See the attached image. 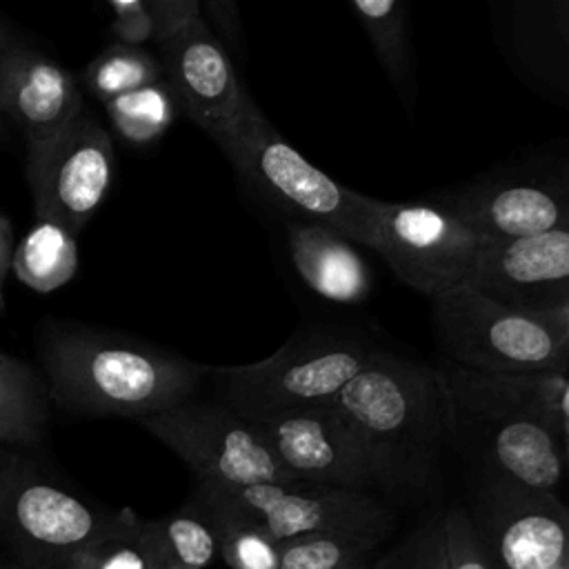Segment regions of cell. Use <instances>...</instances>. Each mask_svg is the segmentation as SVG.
Masks as SVG:
<instances>
[{
    "mask_svg": "<svg viewBox=\"0 0 569 569\" xmlns=\"http://www.w3.org/2000/svg\"><path fill=\"white\" fill-rule=\"evenodd\" d=\"M451 445L478 456L491 476L553 493L569 442L567 373H476L440 360Z\"/></svg>",
    "mask_w": 569,
    "mask_h": 569,
    "instance_id": "1",
    "label": "cell"
},
{
    "mask_svg": "<svg viewBox=\"0 0 569 569\" xmlns=\"http://www.w3.org/2000/svg\"><path fill=\"white\" fill-rule=\"evenodd\" d=\"M49 398L73 413L136 422L196 398L207 367L109 331H56L42 345Z\"/></svg>",
    "mask_w": 569,
    "mask_h": 569,
    "instance_id": "2",
    "label": "cell"
},
{
    "mask_svg": "<svg viewBox=\"0 0 569 569\" xmlns=\"http://www.w3.org/2000/svg\"><path fill=\"white\" fill-rule=\"evenodd\" d=\"M327 405L362 440L389 487L425 482L451 445L438 367L413 356L382 349Z\"/></svg>",
    "mask_w": 569,
    "mask_h": 569,
    "instance_id": "3",
    "label": "cell"
},
{
    "mask_svg": "<svg viewBox=\"0 0 569 569\" xmlns=\"http://www.w3.org/2000/svg\"><path fill=\"white\" fill-rule=\"evenodd\" d=\"M385 347L338 327H300L271 356L233 367H207L216 398L249 422L327 405Z\"/></svg>",
    "mask_w": 569,
    "mask_h": 569,
    "instance_id": "4",
    "label": "cell"
},
{
    "mask_svg": "<svg viewBox=\"0 0 569 569\" xmlns=\"http://www.w3.org/2000/svg\"><path fill=\"white\" fill-rule=\"evenodd\" d=\"M236 178L282 222L329 227L373 249V198L356 193L296 151L253 102L218 147Z\"/></svg>",
    "mask_w": 569,
    "mask_h": 569,
    "instance_id": "5",
    "label": "cell"
},
{
    "mask_svg": "<svg viewBox=\"0 0 569 569\" xmlns=\"http://www.w3.org/2000/svg\"><path fill=\"white\" fill-rule=\"evenodd\" d=\"M440 360L476 373H567L569 311L505 307L462 284L431 298Z\"/></svg>",
    "mask_w": 569,
    "mask_h": 569,
    "instance_id": "6",
    "label": "cell"
},
{
    "mask_svg": "<svg viewBox=\"0 0 569 569\" xmlns=\"http://www.w3.org/2000/svg\"><path fill=\"white\" fill-rule=\"evenodd\" d=\"M427 200L478 238H520L569 227V162L565 156L509 162Z\"/></svg>",
    "mask_w": 569,
    "mask_h": 569,
    "instance_id": "7",
    "label": "cell"
},
{
    "mask_svg": "<svg viewBox=\"0 0 569 569\" xmlns=\"http://www.w3.org/2000/svg\"><path fill=\"white\" fill-rule=\"evenodd\" d=\"M138 425L167 445L198 482L222 487L300 482L276 458L260 429L218 398H191Z\"/></svg>",
    "mask_w": 569,
    "mask_h": 569,
    "instance_id": "8",
    "label": "cell"
},
{
    "mask_svg": "<svg viewBox=\"0 0 569 569\" xmlns=\"http://www.w3.org/2000/svg\"><path fill=\"white\" fill-rule=\"evenodd\" d=\"M373 251L429 300L469 282L480 238L442 207L373 198Z\"/></svg>",
    "mask_w": 569,
    "mask_h": 569,
    "instance_id": "9",
    "label": "cell"
},
{
    "mask_svg": "<svg viewBox=\"0 0 569 569\" xmlns=\"http://www.w3.org/2000/svg\"><path fill=\"white\" fill-rule=\"evenodd\" d=\"M113 518L44 478L7 476L0 538L16 569H76Z\"/></svg>",
    "mask_w": 569,
    "mask_h": 569,
    "instance_id": "10",
    "label": "cell"
},
{
    "mask_svg": "<svg viewBox=\"0 0 569 569\" xmlns=\"http://www.w3.org/2000/svg\"><path fill=\"white\" fill-rule=\"evenodd\" d=\"M116 169L111 133L82 111L56 138L27 144L24 176L38 220H51L73 236L98 211Z\"/></svg>",
    "mask_w": 569,
    "mask_h": 569,
    "instance_id": "11",
    "label": "cell"
},
{
    "mask_svg": "<svg viewBox=\"0 0 569 569\" xmlns=\"http://www.w3.org/2000/svg\"><path fill=\"white\" fill-rule=\"evenodd\" d=\"M213 487L251 513L278 542L300 536H342L378 545L393 522L389 507L360 489L311 482Z\"/></svg>",
    "mask_w": 569,
    "mask_h": 569,
    "instance_id": "12",
    "label": "cell"
},
{
    "mask_svg": "<svg viewBox=\"0 0 569 569\" xmlns=\"http://www.w3.org/2000/svg\"><path fill=\"white\" fill-rule=\"evenodd\" d=\"M467 287L520 311H569V227L480 238Z\"/></svg>",
    "mask_w": 569,
    "mask_h": 569,
    "instance_id": "13",
    "label": "cell"
},
{
    "mask_svg": "<svg viewBox=\"0 0 569 569\" xmlns=\"http://www.w3.org/2000/svg\"><path fill=\"white\" fill-rule=\"evenodd\" d=\"M256 427L300 482L360 491L389 487L376 458L329 405L273 416Z\"/></svg>",
    "mask_w": 569,
    "mask_h": 569,
    "instance_id": "14",
    "label": "cell"
},
{
    "mask_svg": "<svg viewBox=\"0 0 569 569\" xmlns=\"http://www.w3.org/2000/svg\"><path fill=\"white\" fill-rule=\"evenodd\" d=\"M158 49L162 78L173 93L178 111L220 147L253 104L236 73L231 53L204 20Z\"/></svg>",
    "mask_w": 569,
    "mask_h": 569,
    "instance_id": "15",
    "label": "cell"
},
{
    "mask_svg": "<svg viewBox=\"0 0 569 569\" xmlns=\"http://www.w3.org/2000/svg\"><path fill=\"white\" fill-rule=\"evenodd\" d=\"M84 111L82 91L62 64L20 42L0 56V113L40 144L56 138Z\"/></svg>",
    "mask_w": 569,
    "mask_h": 569,
    "instance_id": "16",
    "label": "cell"
},
{
    "mask_svg": "<svg viewBox=\"0 0 569 569\" xmlns=\"http://www.w3.org/2000/svg\"><path fill=\"white\" fill-rule=\"evenodd\" d=\"M485 500L502 569H567V513L553 493L493 476Z\"/></svg>",
    "mask_w": 569,
    "mask_h": 569,
    "instance_id": "17",
    "label": "cell"
},
{
    "mask_svg": "<svg viewBox=\"0 0 569 569\" xmlns=\"http://www.w3.org/2000/svg\"><path fill=\"white\" fill-rule=\"evenodd\" d=\"M500 47L511 69L547 100L569 96V2L513 0L498 24Z\"/></svg>",
    "mask_w": 569,
    "mask_h": 569,
    "instance_id": "18",
    "label": "cell"
},
{
    "mask_svg": "<svg viewBox=\"0 0 569 569\" xmlns=\"http://www.w3.org/2000/svg\"><path fill=\"white\" fill-rule=\"evenodd\" d=\"M287 253L302 284L333 305H362L373 287L358 244L342 233L309 222H284Z\"/></svg>",
    "mask_w": 569,
    "mask_h": 569,
    "instance_id": "19",
    "label": "cell"
},
{
    "mask_svg": "<svg viewBox=\"0 0 569 569\" xmlns=\"http://www.w3.org/2000/svg\"><path fill=\"white\" fill-rule=\"evenodd\" d=\"M349 9L365 29L373 56L402 104L411 111L416 104V56L409 7L400 0H353Z\"/></svg>",
    "mask_w": 569,
    "mask_h": 569,
    "instance_id": "20",
    "label": "cell"
},
{
    "mask_svg": "<svg viewBox=\"0 0 569 569\" xmlns=\"http://www.w3.org/2000/svg\"><path fill=\"white\" fill-rule=\"evenodd\" d=\"M140 545L147 569H202L218 551L211 527L193 507L160 520L140 518Z\"/></svg>",
    "mask_w": 569,
    "mask_h": 569,
    "instance_id": "21",
    "label": "cell"
},
{
    "mask_svg": "<svg viewBox=\"0 0 569 569\" xmlns=\"http://www.w3.org/2000/svg\"><path fill=\"white\" fill-rule=\"evenodd\" d=\"M11 271L38 293L60 289L78 271L76 236L58 222L38 220L13 247Z\"/></svg>",
    "mask_w": 569,
    "mask_h": 569,
    "instance_id": "22",
    "label": "cell"
},
{
    "mask_svg": "<svg viewBox=\"0 0 569 569\" xmlns=\"http://www.w3.org/2000/svg\"><path fill=\"white\" fill-rule=\"evenodd\" d=\"M47 387L18 358L0 351V442L36 445L47 425Z\"/></svg>",
    "mask_w": 569,
    "mask_h": 569,
    "instance_id": "23",
    "label": "cell"
},
{
    "mask_svg": "<svg viewBox=\"0 0 569 569\" xmlns=\"http://www.w3.org/2000/svg\"><path fill=\"white\" fill-rule=\"evenodd\" d=\"M104 109L116 136L131 147L156 144L178 116V104L164 78L111 98Z\"/></svg>",
    "mask_w": 569,
    "mask_h": 569,
    "instance_id": "24",
    "label": "cell"
},
{
    "mask_svg": "<svg viewBox=\"0 0 569 569\" xmlns=\"http://www.w3.org/2000/svg\"><path fill=\"white\" fill-rule=\"evenodd\" d=\"M84 87L102 104L127 91L162 80L160 60L147 49L109 44L82 71Z\"/></svg>",
    "mask_w": 569,
    "mask_h": 569,
    "instance_id": "25",
    "label": "cell"
},
{
    "mask_svg": "<svg viewBox=\"0 0 569 569\" xmlns=\"http://www.w3.org/2000/svg\"><path fill=\"white\" fill-rule=\"evenodd\" d=\"M373 542L342 536H300L280 542L278 569H367Z\"/></svg>",
    "mask_w": 569,
    "mask_h": 569,
    "instance_id": "26",
    "label": "cell"
},
{
    "mask_svg": "<svg viewBox=\"0 0 569 569\" xmlns=\"http://www.w3.org/2000/svg\"><path fill=\"white\" fill-rule=\"evenodd\" d=\"M76 569H147L140 518L127 507L116 511L113 522L80 553Z\"/></svg>",
    "mask_w": 569,
    "mask_h": 569,
    "instance_id": "27",
    "label": "cell"
},
{
    "mask_svg": "<svg viewBox=\"0 0 569 569\" xmlns=\"http://www.w3.org/2000/svg\"><path fill=\"white\" fill-rule=\"evenodd\" d=\"M442 569H496L482 545L480 531L471 516L453 507L438 525Z\"/></svg>",
    "mask_w": 569,
    "mask_h": 569,
    "instance_id": "28",
    "label": "cell"
},
{
    "mask_svg": "<svg viewBox=\"0 0 569 569\" xmlns=\"http://www.w3.org/2000/svg\"><path fill=\"white\" fill-rule=\"evenodd\" d=\"M147 7L151 13L153 40L158 47L180 38L202 20L200 0H147Z\"/></svg>",
    "mask_w": 569,
    "mask_h": 569,
    "instance_id": "29",
    "label": "cell"
},
{
    "mask_svg": "<svg viewBox=\"0 0 569 569\" xmlns=\"http://www.w3.org/2000/svg\"><path fill=\"white\" fill-rule=\"evenodd\" d=\"M111 36L116 44L142 49L144 42L153 40V22L147 0H111Z\"/></svg>",
    "mask_w": 569,
    "mask_h": 569,
    "instance_id": "30",
    "label": "cell"
},
{
    "mask_svg": "<svg viewBox=\"0 0 569 569\" xmlns=\"http://www.w3.org/2000/svg\"><path fill=\"white\" fill-rule=\"evenodd\" d=\"M202 20L227 51L240 47L242 38H240V16H238L236 2L204 0L202 2Z\"/></svg>",
    "mask_w": 569,
    "mask_h": 569,
    "instance_id": "31",
    "label": "cell"
},
{
    "mask_svg": "<svg viewBox=\"0 0 569 569\" xmlns=\"http://www.w3.org/2000/svg\"><path fill=\"white\" fill-rule=\"evenodd\" d=\"M11 256H13V231L11 222L0 216V311L4 309V280L11 271Z\"/></svg>",
    "mask_w": 569,
    "mask_h": 569,
    "instance_id": "32",
    "label": "cell"
},
{
    "mask_svg": "<svg viewBox=\"0 0 569 569\" xmlns=\"http://www.w3.org/2000/svg\"><path fill=\"white\" fill-rule=\"evenodd\" d=\"M20 42H24L22 38H18L7 24H2L0 22V56L4 53V51H9V49H13V47H18Z\"/></svg>",
    "mask_w": 569,
    "mask_h": 569,
    "instance_id": "33",
    "label": "cell"
},
{
    "mask_svg": "<svg viewBox=\"0 0 569 569\" xmlns=\"http://www.w3.org/2000/svg\"><path fill=\"white\" fill-rule=\"evenodd\" d=\"M429 551H431V556H429V567L427 569H442V558H440V542H438V529L433 531V536L429 538Z\"/></svg>",
    "mask_w": 569,
    "mask_h": 569,
    "instance_id": "34",
    "label": "cell"
},
{
    "mask_svg": "<svg viewBox=\"0 0 569 569\" xmlns=\"http://www.w3.org/2000/svg\"><path fill=\"white\" fill-rule=\"evenodd\" d=\"M4 489H7V473L0 467V509H2V500H4Z\"/></svg>",
    "mask_w": 569,
    "mask_h": 569,
    "instance_id": "35",
    "label": "cell"
},
{
    "mask_svg": "<svg viewBox=\"0 0 569 569\" xmlns=\"http://www.w3.org/2000/svg\"><path fill=\"white\" fill-rule=\"evenodd\" d=\"M0 569H16V567H13V565H11V562H9V558H7V560H4V558H2V556H0Z\"/></svg>",
    "mask_w": 569,
    "mask_h": 569,
    "instance_id": "36",
    "label": "cell"
},
{
    "mask_svg": "<svg viewBox=\"0 0 569 569\" xmlns=\"http://www.w3.org/2000/svg\"><path fill=\"white\" fill-rule=\"evenodd\" d=\"M2 120H4V118H2V113H0V129H2Z\"/></svg>",
    "mask_w": 569,
    "mask_h": 569,
    "instance_id": "37",
    "label": "cell"
}]
</instances>
